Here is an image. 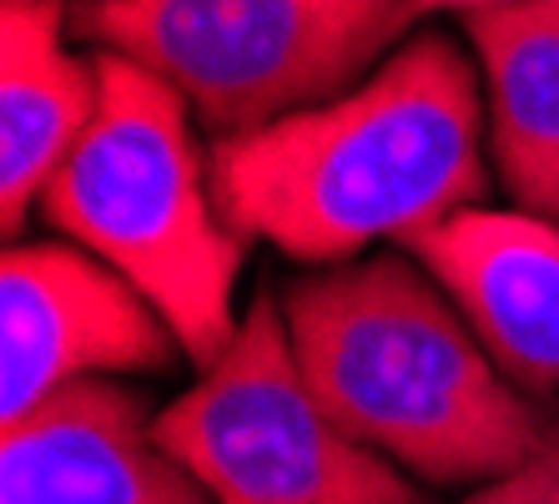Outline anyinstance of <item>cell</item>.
Returning a JSON list of instances; mask_svg holds the SVG:
<instances>
[{"instance_id": "obj_4", "label": "cell", "mask_w": 559, "mask_h": 504, "mask_svg": "<svg viewBox=\"0 0 559 504\" xmlns=\"http://www.w3.org/2000/svg\"><path fill=\"white\" fill-rule=\"evenodd\" d=\"M408 21V0H96L81 31L248 137L338 96Z\"/></svg>"}, {"instance_id": "obj_9", "label": "cell", "mask_w": 559, "mask_h": 504, "mask_svg": "<svg viewBox=\"0 0 559 504\" xmlns=\"http://www.w3.org/2000/svg\"><path fill=\"white\" fill-rule=\"evenodd\" d=\"M102 106L96 66L61 51V5L11 0L0 11V218L5 237L92 127Z\"/></svg>"}, {"instance_id": "obj_5", "label": "cell", "mask_w": 559, "mask_h": 504, "mask_svg": "<svg viewBox=\"0 0 559 504\" xmlns=\"http://www.w3.org/2000/svg\"><path fill=\"white\" fill-rule=\"evenodd\" d=\"M152 429L217 504H424L308 394L273 293L252 297L237 343Z\"/></svg>"}, {"instance_id": "obj_6", "label": "cell", "mask_w": 559, "mask_h": 504, "mask_svg": "<svg viewBox=\"0 0 559 504\" xmlns=\"http://www.w3.org/2000/svg\"><path fill=\"white\" fill-rule=\"evenodd\" d=\"M0 409L26 419L56 388L117 368H167L182 349L167 318L117 268L76 247L26 243L0 262Z\"/></svg>"}, {"instance_id": "obj_8", "label": "cell", "mask_w": 559, "mask_h": 504, "mask_svg": "<svg viewBox=\"0 0 559 504\" xmlns=\"http://www.w3.org/2000/svg\"><path fill=\"white\" fill-rule=\"evenodd\" d=\"M408 247L504 374L534 388L559 384V222L464 208Z\"/></svg>"}, {"instance_id": "obj_3", "label": "cell", "mask_w": 559, "mask_h": 504, "mask_svg": "<svg viewBox=\"0 0 559 504\" xmlns=\"http://www.w3.org/2000/svg\"><path fill=\"white\" fill-rule=\"evenodd\" d=\"M92 66L102 106L46 187V218L96 247L167 318L182 353L212 368L242 333L233 283L248 237L222 222L202 187L182 91L117 51Z\"/></svg>"}, {"instance_id": "obj_11", "label": "cell", "mask_w": 559, "mask_h": 504, "mask_svg": "<svg viewBox=\"0 0 559 504\" xmlns=\"http://www.w3.org/2000/svg\"><path fill=\"white\" fill-rule=\"evenodd\" d=\"M468 504H559V424H549L545 444L524 459L514 474L495 479Z\"/></svg>"}, {"instance_id": "obj_12", "label": "cell", "mask_w": 559, "mask_h": 504, "mask_svg": "<svg viewBox=\"0 0 559 504\" xmlns=\"http://www.w3.org/2000/svg\"><path fill=\"white\" fill-rule=\"evenodd\" d=\"M443 5H454V11H484V5H509V0H408V15H429V11H443Z\"/></svg>"}, {"instance_id": "obj_1", "label": "cell", "mask_w": 559, "mask_h": 504, "mask_svg": "<svg viewBox=\"0 0 559 504\" xmlns=\"http://www.w3.org/2000/svg\"><path fill=\"white\" fill-rule=\"evenodd\" d=\"M484 187L479 91L443 36H418L338 102L222 137L212 152L222 222L302 262L348 258L373 237L414 243Z\"/></svg>"}, {"instance_id": "obj_10", "label": "cell", "mask_w": 559, "mask_h": 504, "mask_svg": "<svg viewBox=\"0 0 559 504\" xmlns=\"http://www.w3.org/2000/svg\"><path fill=\"white\" fill-rule=\"evenodd\" d=\"M489 77L495 162L534 218L559 222V0L464 11Z\"/></svg>"}, {"instance_id": "obj_13", "label": "cell", "mask_w": 559, "mask_h": 504, "mask_svg": "<svg viewBox=\"0 0 559 504\" xmlns=\"http://www.w3.org/2000/svg\"><path fill=\"white\" fill-rule=\"evenodd\" d=\"M5 5H11V0H5Z\"/></svg>"}, {"instance_id": "obj_2", "label": "cell", "mask_w": 559, "mask_h": 504, "mask_svg": "<svg viewBox=\"0 0 559 504\" xmlns=\"http://www.w3.org/2000/svg\"><path fill=\"white\" fill-rule=\"evenodd\" d=\"M283 324L323 414L424 479H504L549 434L429 278L399 258L302 278Z\"/></svg>"}, {"instance_id": "obj_7", "label": "cell", "mask_w": 559, "mask_h": 504, "mask_svg": "<svg viewBox=\"0 0 559 504\" xmlns=\"http://www.w3.org/2000/svg\"><path fill=\"white\" fill-rule=\"evenodd\" d=\"M0 504H217L131 388L76 378L0 434Z\"/></svg>"}]
</instances>
